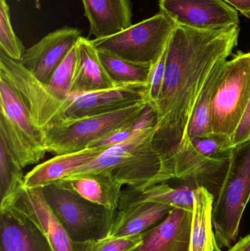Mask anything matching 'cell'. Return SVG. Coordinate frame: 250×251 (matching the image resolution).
Returning <instances> with one entry per match:
<instances>
[{
    "label": "cell",
    "instance_id": "cell-1",
    "mask_svg": "<svg viewBox=\"0 0 250 251\" xmlns=\"http://www.w3.org/2000/svg\"><path fill=\"white\" fill-rule=\"evenodd\" d=\"M239 25L203 30L177 25L167 47L165 75L155 108L154 145L161 162L160 183L173 179V162L211 71L237 45Z\"/></svg>",
    "mask_w": 250,
    "mask_h": 251
},
{
    "label": "cell",
    "instance_id": "cell-2",
    "mask_svg": "<svg viewBox=\"0 0 250 251\" xmlns=\"http://www.w3.org/2000/svg\"><path fill=\"white\" fill-rule=\"evenodd\" d=\"M156 129L157 125L149 127L107 148L69 176L105 174L121 185L139 190L159 184L161 162L154 145Z\"/></svg>",
    "mask_w": 250,
    "mask_h": 251
},
{
    "label": "cell",
    "instance_id": "cell-3",
    "mask_svg": "<svg viewBox=\"0 0 250 251\" xmlns=\"http://www.w3.org/2000/svg\"><path fill=\"white\" fill-rule=\"evenodd\" d=\"M250 199V140L233 149L214 199L212 223L219 246L236 242L242 215Z\"/></svg>",
    "mask_w": 250,
    "mask_h": 251
},
{
    "label": "cell",
    "instance_id": "cell-4",
    "mask_svg": "<svg viewBox=\"0 0 250 251\" xmlns=\"http://www.w3.org/2000/svg\"><path fill=\"white\" fill-rule=\"evenodd\" d=\"M0 137L23 168L38 163L48 152L45 131L34 124L19 93L1 76Z\"/></svg>",
    "mask_w": 250,
    "mask_h": 251
},
{
    "label": "cell",
    "instance_id": "cell-5",
    "mask_svg": "<svg viewBox=\"0 0 250 251\" xmlns=\"http://www.w3.org/2000/svg\"><path fill=\"white\" fill-rule=\"evenodd\" d=\"M44 197L69 237L76 243L107 238L117 211L95 204L53 184L43 188Z\"/></svg>",
    "mask_w": 250,
    "mask_h": 251
},
{
    "label": "cell",
    "instance_id": "cell-6",
    "mask_svg": "<svg viewBox=\"0 0 250 251\" xmlns=\"http://www.w3.org/2000/svg\"><path fill=\"white\" fill-rule=\"evenodd\" d=\"M176 26L171 19L160 12L115 35L94 38L91 42L98 51L134 63L153 65L165 50Z\"/></svg>",
    "mask_w": 250,
    "mask_h": 251
},
{
    "label": "cell",
    "instance_id": "cell-7",
    "mask_svg": "<svg viewBox=\"0 0 250 251\" xmlns=\"http://www.w3.org/2000/svg\"><path fill=\"white\" fill-rule=\"evenodd\" d=\"M149 104L148 101L110 113L66 122L45 130L47 151L54 155L89 148L120 127L136 119Z\"/></svg>",
    "mask_w": 250,
    "mask_h": 251
},
{
    "label": "cell",
    "instance_id": "cell-8",
    "mask_svg": "<svg viewBox=\"0 0 250 251\" xmlns=\"http://www.w3.org/2000/svg\"><path fill=\"white\" fill-rule=\"evenodd\" d=\"M250 100V52L238 53L223 65L212 102L213 131L231 137Z\"/></svg>",
    "mask_w": 250,
    "mask_h": 251
},
{
    "label": "cell",
    "instance_id": "cell-9",
    "mask_svg": "<svg viewBox=\"0 0 250 251\" xmlns=\"http://www.w3.org/2000/svg\"><path fill=\"white\" fill-rule=\"evenodd\" d=\"M1 205L11 206L30 220L44 233L54 251H90L95 242L79 243L71 240L45 201L43 188L22 186L0 202Z\"/></svg>",
    "mask_w": 250,
    "mask_h": 251
},
{
    "label": "cell",
    "instance_id": "cell-10",
    "mask_svg": "<svg viewBox=\"0 0 250 251\" xmlns=\"http://www.w3.org/2000/svg\"><path fill=\"white\" fill-rule=\"evenodd\" d=\"M159 6L179 26L213 30L239 25L237 11L224 0H160Z\"/></svg>",
    "mask_w": 250,
    "mask_h": 251
},
{
    "label": "cell",
    "instance_id": "cell-11",
    "mask_svg": "<svg viewBox=\"0 0 250 251\" xmlns=\"http://www.w3.org/2000/svg\"><path fill=\"white\" fill-rule=\"evenodd\" d=\"M82 36L77 28L63 26L25 50L19 63L38 80L45 83Z\"/></svg>",
    "mask_w": 250,
    "mask_h": 251
},
{
    "label": "cell",
    "instance_id": "cell-12",
    "mask_svg": "<svg viewBox=\"0 0 250 251\" xmlns=\"http://www.w3.org/2000/svg\"><path fill=\"white\" fill-rule=\"evenodd\" d=\"M0 251H54L30 220L7 205L0 206Z\"/></svg>",
    "mask_w": 250,
    "mask_h": 251
},
{
    "label": "cell",
    "instance_id": "cell-13",
    "mask_svg": "<svg viewBox=\"0 0 250 251\" xmlns=\"http://www.w3.org/2000/svg\"><path fill=\"white\" fill-rule=\"evenodd\" d=\"M192 212L173 209L158 225L145 231L140 244L129 251H190Z\"/></svg>",
    "mask_w": 250,
    "mask_h": 251
},
{
    "label": "cell",
    "instance_id": "cell-14",
    "mask_svg": "<svg viewBox=\"0 0 250 251\" xmlns=\"http://www.w3.org/2000/svg\"><path fill=\"white\" fill-rule=\"evenodd\" d=\"M117 86L107 73L91 40L81 37L76 44V63L70 95L96 92Z\"/></svg>",
    "mask_w": 250,
    "mask_h": 251
},
{
    "label": "cell",
    "instance_id": "cell-15",
    "mask_svg": "<svg viewBox=\"0 0 250 251\" xmlns=\"http://www.w3.org/2000/svg\"><path fill=\"white\" fill-rule=\"evenodd\" d=\"M90 34L95 38H107L132 25L130 0H82Z\"/></svg>",
    "mask_w": 250,
    "mask_h": 251
},
{
    "label": "cell",
    "instance_id": "cell-16",
    "mask_svg": "<svg viewBox=\"0 0 250 251\" xmlns=\"http://www.w3.org/2000/svg\"><path fill=\"white\" fill-rule=\"evenodd\" d=\"M106 148H88L79 151L55 155L37 165L24 176L23 187L44 188L70 175L102 153Z\"/></svg>",
    "mask_w": 250,
    "mask_h": 251
},
{
    "label": "cell",
    "instance_id": "cell-17",
    "mask_svg": "<svg viewBox=\"0 0 250 251\" xmlns=\"http://www.w3.org/2000/svg\"><path fill=\"white\" fill-rule=\"evenodd\" d=\"M54 184L92 203L115 211L118 209L123 193V185L103 174L69 176Z\"/></svg>",
    "mask_w": 250,
    "mask_h": 251
},
{
    "label": "cell",
    "instance_id": "cell-18",
    "mask_svg": "<svg viewBox=\"0 0 250 251\" xmlns=\"http://www.w3.org/2000/svg\"><path fill=\"white\" fill-rule=\"evenodd\" d=\"M173 209L154 202H138L119 208L107 237L142 234L164 221Z\"/></svg>",
    "mask_w": 250,
    "mask_h": 251
},
{
    "label": "cell",
    "instance_id": "cell-19",
    "mask_svg": "<svg viewBox=\"0 0 250 251\" xmlns=\"http://www.w3.org/2000/svg\"><path fill=\"white\" fill-rule=\"evenodd\" d=\"M198 186L193 182L173 187L165 182L151 186L143 190L129 187L122 193L119 208L138 202H154L192 212L195 190Z\"/></svg>",
    "mask_w": 250,
    "mask_h": 251
},
{
    "label": "cell",
    "instance_id": "cell-20",
    "mask_svg": "<svg viewBox=\"0 0 250 251\" xmlns=\"http://www.w3.org/2000/svg\"><path fill=\"white\" fill-rule=\"evenodd\" d=\"M214 196L204 187L195 190L190 251H215L219 246L214 234L212 209Z\"/></svg>",
    "mask_w": 250,
    "mask_h": 251
},
{
    "label": "cell",
    "instance_id": "cell-21",
    "mask_svg": "<svg viewBox=\"0 0 250 251\" xmlns=\"http://www.w3.org/2000/svg\"><path fill=\"white\" fill-rule=\"evenodd\" d=\"M226 61L227 60L218 63L207 78L192 112L186 138L202 137L214 132L211 126V102L223 65Z\"/></svg>",
    "mask_w": 250,
    "mask_h": 251
},
{
    "label": "cell",
    "instance_id": "cell-22",
    "mask_svg": "<svg viewBox=\"0 0 250 251\" xmlns=\"http://www.w3.org/2000/svg\"><path fill=\"white\" fill-rule=\"evenodd\" d=\"M98 52L107 73L116 85L148 84L152 65L134 63L108 53Z\"/></svg>",
    "mask_w": 250,
    "mask_h": 251
},
{
    "label": "cell",
    "instance_id": "cell-23",
    "mask_svg": "<svg viewBox=\"0 0 250 251\" xmlns=\"http://www.w3.org/2000/svg\"><path fill=\"white\" fill-rule=\"evenodd\" d=\"M23 168L0 137V196L5 200L23 186Z\"/></svg>",
    "mask_w": 250,
    "mask_h": 251
},
{
    "label": "cell",
    "instance_id": "cell-24",
    "mask_svg": "<svg viewBox=\"0 0 250 251\" xmlns=\"http://www.w3.org/2000/svg\"><path fill=\"white\" fill-rule=\"evenodd\" d=\"M25 50L22 41L13 30L7 1L0 0V51L9 58L20 62Z\"/></svg>",
    "mask_w": 250,
    "mask_h": 251
},
{
    "label": "cell",
    "instance_id": "cell-25",
    "mask_svg": "<svg viewBox=\"0 0 250 251\" xmlns=\"http://www.w3.org/2000/svg\"><path fill=\"white\" fill-rule=\"evenodd\" d=\"M76 59V44L45 83L51 94L60 100H65L70 95Z\"/></svg>",
    "mask_w": 250,
    "mask_h": 251
},
{
    "label": "cell",
    "instance_id": "cell-26",
    "mask_svg": "<svg viewBox=\"0 0 250 251\" xmlns=\"http://www.w3.org/2000/svg\"><path fill=\"white\" fill-rule=\"evenodd\" d=\"M167 44L164 51L155 63L151 66L149 79L147 84V97L149 104L155 107L158 101L165 75L166 62H167Z\"/></svg>",
    "mask_w": 250,
    "mask_h": 251
},
{
    "label": "cell",
    "instance_id": "cell-27",
    "mask_svg": "<svg viewBox=\"0 0 250 251\" xmlns=\"http://www.w3.org/2000/svg\"><path fill=\"white\" fill-rule=\"evenodd\" d=\"M145 232L123 237H107L95 241L90 251H129L142 243Z\"/></svg>",
    "mask_w": 250,
    "mask_h": 251
},
{
    "label": "cell",
    "instance_id": "cell-28",
    "mask_svg": "<svg viewBox=\"0 0 250 251\" xmlns=\"http://www.w3.org/2000/svg\"><path fill=\"white\" fill-rule=\"evenodd\" d=\"M233 147L250 140V100L243 116L231 136Z\"/></svg>",
    "mask_w": 250,
    "mask_h": 251
},
{
    "label": "cell",
    "instance_id": "cell-29",
    "mask_svg": "<svg viewBox=\"0 0 250 251\" xmlns=\"http://www.w3.org/2000/svg\"><path fill=\"white\" fill-rule=\"evenodd\" d=\"M242 14L250 19V0H224Z\"/></svg>",
    "mask_w": 250,
    "mask_h": 251
},
{
    "label": "cell",
    "instance_id": "cell-30",
    "mask_svg": "<svg viewBox=\"0 0 250 251\" xmlns=\"http://www.w3.org/2000/svg\"><path fill=\"white\" fill-rule=\"evenodd\" d=\"M228 251H250V234L239 240Z\"/></svg>",
    "mask_w": 250,
    "mask_h": 251
},
{
    "label": "cell",
    "instance_id": "cell-31",
    "mask_svg": "<svg viewBox=\"0 0 250 251\" xmlns=\"http://www.w3.org/2000/svg\"><path fill=\"white\" fill-rule=\"evenodd\" d=\"M215 251H222V249H219L218 250H217Z\"/></svg>",
    "mask_w": 250,
    "mask_h": 251
},
{
    "label": "cell",
    "instance_id": "cell-32",
    "mask_svg": "<svg viewBox=\"0 0 250 251\" xmlns=\"http://www.w3.org/2000/svg\"><path fill=\"white\" fill-rule=\"evenodd\" d=\"M16 1H20V0H16Z\"/></svg>",
    "mask_w": 250,
    "mask_h": 251
}]
</instances>
